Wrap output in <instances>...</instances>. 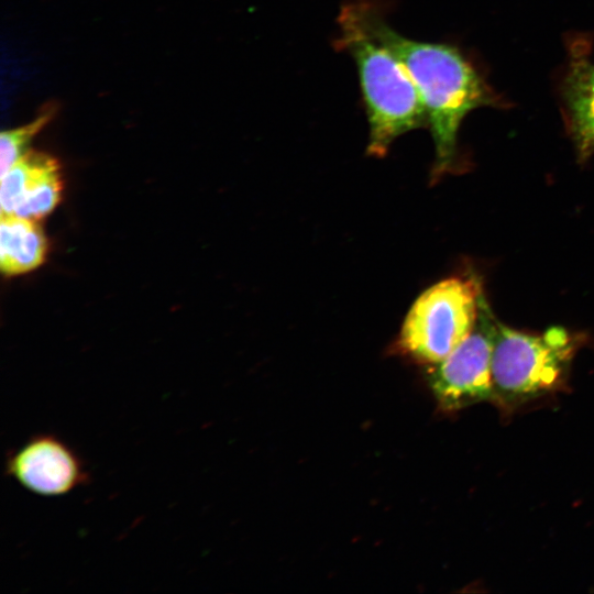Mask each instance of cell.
Returning <instances> with one entry per match:
<instances>
[{"label":"cell","instance_id":"obj_5","mask_svg":"<svg viewBox=\"0 0 594 594\" xmlns=\"http://www.w3.org/2000/svg\"><path fill=\"white\" fill-rule=\"evenodd\" d=\"M497 320L482 298L476 323L465 340L428 372V384L448 411L492 400V355Z\"/></svg>","mask_w":594,"mask_h":594},{"label":"cell","instance_id":"obj_8","mask_svg":"<svg viewBox=\"0 0 594 594\" xmlns=\"http://www.w3.org/2000/svg\"><path fill=\"white\" fill-rule=\"evenodd\" d=\"M47 241L37 220L1 213L0 267L14 276L37 268L45 261Z\"/></svg>","mask_w":594,"mask_h":594},{"label":"cell","instance_id":"obj_1","mask_svg":"<svg viewBox=\"0 0 594 594\" xmlns=\"http://www.w3.org/2000/svg\"><path fill=\"white\" fill-rule=\"evenodd\" d=\"M341 8L386 46L413 79L435 143L433 174L440 177L455 156L462 120L491 100L486 86L455 47L416 41L395 31L381 0H346Z\"/></svg>","mask_w":594,"mask_h":594},{"label":"cell","instance_id":"obj_3","mask_svg":"<svg viewBox=\"0 0 594 594\" xmlns=\"http://www.w3.org/2000/svg\"><path fill=\"white\" fill-rule=\"evenodd\" d=\"M574 350L572 336L562 327L532 334L497 321L492 400L513 409L553 392L562 385Z\"/></svg>","mask_w":594,"mask_h":594},{"label":"cell","instance_id":"obj_4","mask_svg":"<svg viewBox=\"0 0 594 594\" xmlns=\"http://www.w3.org/2000/svg\"><path fill=\"white\" fill-rule=\"evenodd\" d=\"M483 297L475 277H449L427 288L405 317L397 350L419 363L441 362L472 332Z\"/></svg>","mask_w":594,"mask_h":594},{"label":"cell","instance_id":"obj_7","mask_svg":"<svg viewBox=\"0 0 594 594\" xmlns=\"http://www.w3.org/2000/svg\"><path fill=\"white\" fill-rule=\"evenodd\" d=\"M62 190L57 160L43 152L29 151L1 176V213L40 220L58 205Z\"/></svg>","mask_w":594,"mask_h":594},{"label":"cell","instance_id":"obj_10","mask_svg":"<svg viewBox=\"0 0 594 594\" xmlns=\"http://www.w3.org/2000/svg\"><path fill=\"white\" fill-rule=\"evenodd\" d=\"M55 109L47 107L41 111L31 122L11 130L3 131L0 135V174L7 173L28 152L34 138L52 120Z\"/></svg>","mask_w":594,"mask_h":594},{"label":"cell","instance_id":"obj_2","mask_svg":"<svg viewBox=\"0 0 594 594\" xmlns=\"http://www.w3.org/2000/svg\"><path fill=\"white\" fill-rule=\"evenodd\" d=\"M338 25L334 46L358 69L369 122L366 153L383 157L397 138L428 125L424 103L402 62L343 9Z\"/></svg>","mask_w":594,"mask_h":594},{"label":"cell","instance_id":"obj_9","mask_svg":"<svg viewBox=\"0 0 594 594\" xmlns=\"http://www.w3.org/2000/svg\"><path fill=\"white\" fill-rule=\"evenodd\" d=\"M563 97L569 127L581 157L594 151V64L573 62L564 79Z\"/></svg>","mask_w":594,"mask_h":594},{"label":"cell","instance_id":"obj_6","mask_svg":"<svg viewBox=\"0 0 594 594\" xmlns=\"http://www.w3.org/2000/svg\"><path fill=\"white\" fill-rule=\"evenodd\" d=\"M4 472L24 490L44 497L67 495L89 481L88 468L79 453L51 432L33 435L11 450Z\"/></svg>","mask_w":594,"mask_h":594}]
</instances>
